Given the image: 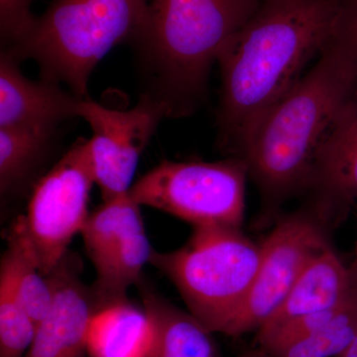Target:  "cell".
I'll return each mask as SVG.
<instances>
[{"label": "cell", "instance_id": "obj_1", "mask_svg": "<svg viewBox=\"0 0 357 357\" xmlns=\"http://www.w3.org/2000/svg\"><path fill=\"white\" fill-rule=\"evenodd\" d=\"M342 0H260L218 56V144L241 153L258 122L332 36Z\"/></svg>", "mask_w": 357, "mask_h": 357}, {"label": "cell", "instance_id": "obj_2", "mask_svg": "<svg viewBox=\"0 0 357 357\" xmlns=\"http://www.w3.org/2000/svg\"><path fill=\"white\" fill-rule=\"evenodd\" d=\"M357 95V64L333 30L316 65L271 107L238 158L261 196L265 218L307 190L317 152Z\"/></svg>", "mask_w": 357, "mask_h": 357}, {"label": "cell", "instance_id": "obj_3", "mask_svg": "<svg viewBox=\"0 0 357 357\" xmlns=\"http://www.w3.org/2000/svg\"><path fill=\"white\" fill-rule=\"evenodd\" d=\"M260 0H148L129 40L142 91L168 119L190 116L204 102L213 65Z\"/></svg>", "mask_w": 357, "mask_h": 357}, {"label": "cell", "instance_id": "obj_4", "mask_svg": "<svg viewBox=\"0 0 357 357\" xmlns=\"http://www.w3.org/2000/svg\"><path fill=\"white\" fill-rule=\"evenodd\" d=\"M148 0H53L31 29L8 48L17 62L33 60L42 79L65 84L88 98L96 66L116 45L128 42Z\"/></svg>", "mask_w": 357, "mask_h": 357}, {"label": "cell", "instance_id": "obj_5", "mask_svg": "<svg viewBox=\"0 0 357 357\" xmlns=\"http://www.w3.org/2000/svg\"><path fill=\"white\" fill-rule=\"evenodd\" d=\"M260 262L261 245L231 227H197L182 248L153 249L149 261L170 279L208 332L223 335L250 292Z\"/></svg>", "mask_w": 357, "mask_h": 357}, {"label": "cell", "instance_id": "obj_6", "mask_svg": "<svg viewBox=\"0 0 357 357\" xmlns=\"http://www.w3.org/2000/svg\"><path fill=\"white\" fill-rule=\"evenodd\" d=\"M248 167L238 157L217 162L162 161L134 183L129 194L197 227L241 229Z\"/></svg>", "mask_w": 357, "mask_h": 357}, {"label": "cell", "instance_id": "obj_7", "mask_svg": "<svg viewBox=\"0 0 357 357\" xmlns=\"http://www.w3.org/2000/svg\"><path fill=\"white\" fill-rule=\"evenodd\" d=\"M93 184L89 140L79 138L34 185L21 218L44 276L62 261L70 241L81 234Z\"/></svg>", "mask_w": 357, "mask_h": 357}, {"label": "cell", "instance_id": "obj_8", "mask_svg": "<svg viewBox=\"0 0 357 357\" xmlns=\"http://www.w3.org/2000/svg\"><path fill=\"white\" fill-rule=\"evenodd\" d=\"M261 262L243 306L225 335L258 331L276 312L319 253L331 246L326 225L311 206L280 218L261 244Z\"/></svg>", "mask_w": 357, "mask_h": 357}, {"label": "cell", "instance_id": "obj_9", "mask_svg": "<svg viewBox=\"0 0 357 357\" xmlns=\"http://www.w3.org/2000/svg\"><path fill=\"white\" fill-rule=\"evenodd\" d=\"M77 117L93 131L89 153L102 201L130 191L141 154L161 121L168 119L166 107L147 95H140L128 110L107 109L88 98L79 102Z\"/></svg>", "mask_w": 357, "mask_h": 357}, {"label": "cell", "instance_id": "obj_10", "mask_svg": "<svg viewBox=\"0 0 357 357\" xmlns=\"http://www.w3.org/2000/svg\"><path fill=\"white\" fill-rule=\"evenodd\" d=\"M76 262L68 257L47 276L53 288L50 310L37 325L25 357H84L89 323L100 305L79 280Z\"/></svg>", "mask_w": 357, "mask_h": 357}, {"label": "cell", "instance_id": "obj_11", "mask_svg": "<svg viewBox=\"0 0 357 357\" xmlns=\"http://www.w3.org/2000/svg\"><path fill=\"white\" fill-rule=\"evenodd\" d=\"M307 191L310 206L326 225L344 217L357 201V95L319 148Z\"/></svg>", "mask_w": 357, "mask_h": 357}, {"label": "cell", "instance_id": "obj_12", "mask_svg": "<svg viewBox=\"0 0 357 357\" xmlns=\"http://www.w3.org/2000/svg\"><path fill=\"white\" fill-rule=\"evenodd\" d=\"M20 64L1 51L0 129L58 133L61 123L77 117V107L83 98L55 82L27 79Z\"/></svg>", "mask_w": 357, "mask_h": 357}, {"label": "cell", "instance_id": "obj_13", "mask_svg": "<svg viewBox=\"0 0 357 357\" xmlns=\"http://www.w3.org/2000/svg\"><path fill=\"white\" fill-rule=\"evenodd\" d=\"M352 292L349 266L328 246L307 264L279 309L257 331L258 342L290 321L337 307Z\"/></svg>", "mask_w": 357, "mask_h": 357}, {"label": "cell", "instance_id": "obj_14", "mask_svg": "<svg viewBox=\"0 0 357 357\" xmlns=\"http://www.w3.org/2000/svg\"><path fill=\"white\" fill-rule=\"evenodd\" d=\"M154 342L147 312L126 300L98 307L89 323L86 349L91 357H149Z\"/></svg>", "mask_w": 357, "mask_h": 357}, {"label": "cell", "instance_id": "obj_15", "mask_svg": "<svg viewBox=\"0 0 357 357\" xmlns=\"http://www.w3.org/2000/svg\"><path fill=\"white\" fill-rule=\"evenodd\" d=\"M137 285L155 330L149 357H220L211 333L190 312L178 310L142 279Z\"/></svg>", "mask_w": 357, "mask_h": 357}, {"label": "cell", "instance_id": "obj_16", "mask_svg": "<svg viewBox=\"0 0 357 357\" xmlns=\"http://www.w3.org/2000/svg\"><path fill=\"white\" fill-rule=\"evenodd\" d=\"M0 271L10 279L14 290L37 328L50 310L54 293L50 281L40 271L21 215L9 231Z\"/></svg>", "mask_w": 357, "mask_h": 357}, {"label": "cell", "instance_id": "obj_17", "mask_svg": "<svg viewBox=\"0 0 357 357\" xmlns=\"http://www.w3.org/2000/svg\"><path fill=\"white\" fill-rule=\"evenodd\" d=\"M151 244L145 229L124 239L96 261L93 290L100 307L128 300V289L142 278L143 268L150 261Z\"/></svg>", "mask_w": 357, "mask_h": 357}, {"label": "cell", "instance_id": "obj_18", "mask_svg": "<svg viewBox=\"0 0 357 357\" xmlns=\"http://www.w3.org/2000/svg\"><path fill=\"white\" fill-rule=\"evenodd\" d=\"M142 229L145 227L141 206L128 192L103 202L89 215L81 234L89 258L95 264L124 239Z\"/></svg>", "mask_w": 357, "mask_h": 357}, {"label": "cell", "instance_id": "obj_19", "mask_svg": "<svg viewBox=\"0 0 357 357\" xmlns=\"http://www.w3.org/2000/svg\"><path fill=\"white\" fill-rule=\"evenodd\" d=\"M57 133L0 129V194L20 191L50 153Z\"/></svg>", "mask_w": 357, "mask_h": 357}, {"label": "cell", "instance_id": "obj_20", "mask_svg": "<svg viewBox=\"0 0 357 357\" xmlns=\"http://www.w3.org/2000/svg\"><path fill=\"white\" fill-rule=\"evenodd\" d=\"M357 337V291L354 290L335 314L318 331L293 342L276 357H337Z\"/></svg>", "mask_w": 357, "mask_h": 357}, {"label": "cell", "instance_id": "obj_21", "mask_svg": "<svg viewBox=\"0 0 357 357\" xmlns=\"http://www.w3.org/2000/svg\"><path fill=\"white\" fill-rule=\"evenodd\" d=\"M36 333V324L0 271V357H25Z\"/></svg>", "mask_w": 357, "mask_h": 357}, {"label": "cell", "instance_id": "obj_22", "mask_svg": "<svg viewBox=\"0 0 357 357\" xmlns=\"http://www.w3.org/2000/svg\"><path fill=\"white\" fill-rule=\"evenodd\" d=\"M33 0H0V37L2 49L13 46L31 29L36 16Z\"/></svg>", "mask_w": 357, "mask_h": 357}, {"label": "cell", "instance_id": "obj_23", "mask_svg": "<svg viewBox=\"0 0 357 357\" xmlns=\"http://www.w3.org/2000/svg\"><path fill=\"white\" fill-rule=\"evenodd\" d=\"M335 33L351 52L357 64V0H342Z\"/></svg>", "mask_w": 357, "mask_h": 357}, {"label": "cell", "instance_id": "obj_24", "mask_svg": "<svg viewBox=\"0 0 357 357\" xmlns=\"http://www.w3.org/2000/svg\"><path fill=\"white\" fill-rule=\"evenodd\" d=\"M349 274H351V285L354 290L357 291V236L356 245H354V259L349 266Z\"/></svg>", "mask_w": 357, "mask_h": 357}, {"label": "cell", "instance_id": "obj_25", "mask_svg": "<svg viewBox=\"0 0 357 357\" xmlns=\"http://www.w3.org/2000/svg\"><path fill=\"white\" fill-rule=\"evenodd\" d=\"M337 357H357V337L351 342V344Z\"/></svg>", "mask_w": 357, "mask_h": 357}, {"label": "cell", "instance_id": "obj_26", "mask_svg": "<svg viewBox=\"0 0 357 357\" xmlns=\"http://www.w3.org/2000/svg\"><path fill=\"white\" fill-rule=\"evenodd\" d=\"M239 357H276L272 356L269 352L265 351L264 349H256V351H251L246 352V354H243V356Z\"/></svg>", "mask_w": 357, "mask_h": 357}]
</instances>
